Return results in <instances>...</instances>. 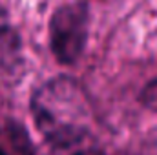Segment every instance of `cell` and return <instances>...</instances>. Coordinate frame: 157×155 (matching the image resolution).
Masks as SVG:
<instances>
[{"instance_id": "6da1fadb", "label": "cell", "mask_w": 157, "mask_h": 155, "mask_svg": "<svg viewBox=\"0 0 157 155\" xmlns=\"http://www.w3.org/2000/svg\"><path fill=\"white\" fill-rule=\"evenodd\" d=\"M31 115L49 152L93 142L90 106L71 78L57 77L44 82L31 97Z\"/></svg>"}, {"instance_id": "7a4b0ae2", "label": "cell", "mask_w": 157, "mask_h": 155, "mask_svg": "<svg viewBox=\"0 0 157 155\" xmlns=\"http://www.w3.org/2000/svg\"><path fill=\"white\" fill-rule=\"evenodd\" d=\"M90 29V11L82 2L59 7L49 22V47L53 57L66 66L78 60L84 51Z\"/></svg>"}, {"instance_id": "3957f363", "label": "cell", "mask_w": 157, "mask_h": 155, "mask_svg": "<svg viewBox=\"0 0 157 155\" xmlns=\"http://www.w3.org/2000/svg\"><path fill=\"white\" fill-rule=\"evenodd\" d=\"M22 40L6 9L0 7V68L11 70L20 62Z\"/></svg>"}, {"instance_id": "277c9868", "label": "cell", "mask_w": 157, "mask_h": 155, "mask_svg": "<svg viewBox=\"0 0 157 155\" xmlns=\"http://www.w3.org/2000/svg\"><path fill=\"white\" fill-rule=\"evenodd\" d=\"M49 155H104L101 148H97L93 142L78 146V148H71V150H62V152H49Z\"/></svg>"}]
</instances>
